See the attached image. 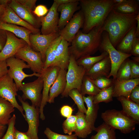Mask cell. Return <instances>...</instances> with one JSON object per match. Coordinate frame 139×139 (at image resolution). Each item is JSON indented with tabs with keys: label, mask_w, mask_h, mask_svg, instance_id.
<instances>
[{
	"label": "cell",
	"mask_w": 139,
	"mask_h": 139,
	"mask_svg": "<svg viewBox=\"0 0 139 139\" xmlns=\"http://www.w3.org/2000/svg\"><path fill=\"white\" fill-rule=\"evenodd\" d=\"M84 18L82 31L88 32L95 27L102 26L113 8L112 0H79Z\"/></svg>",
	"instance_id": "6da1fadb"
},
{
	"label": "cell",
	"mask_w": 139,
	"mask_h": 139,
	"mask_svg": "<svg viewBox=\"0 0 139 139\" xmlns=\"http://www.w3.org/2000/svg\"><path fill=\"white\" fill-rule=\"evenodd\" d=\"M137 15L121 14L113 9L111 11L102 28L103 31L108 33L114 47H116L127 33L136 25Z\"/></svg>",
	"instance_id": "7a4b0ae2"
},
{
	"label": "cell",
	"mask_w": 139,
	"mask_h": 139,
	"mask_svg": "<svg viewBox=\"0 0 139 139\" xmlns=\"http://www.w3.org/2000/svg\"><path fill=\"white\" fill-rule=\"evenodd\" d=\"M102 27H95L86 33L79 30L69 47L70 55H73L76 60L83 57L91 56L99 50L103 32Z\"/></svg>",
	"instance_id": "3957f363"
},
{
	"label": "cell",
	"mask_w": 139,
	"mask_h": 139,
	"mask_svg": "<svg viewBox=\"0 0 139 139\" xmlns=\"http://www.w3.org/2000/svg\"><path fill=\"white\" fill-rule=\"evenodd\" d=\"M101 117L104 123L124 134L134 131L137 124L122 110H108L101 113Z\"/></svg>",
	"instance_id": "277c9868"
},
{
	"label": "cell",
	"mask_w": 139,
	"mask_h": 139,
	"mask_svg": "<svg viewBox=\"0 0 139 139\" xmlns=\"http://www.w3.org/2000/svg\"><path fill=\"white\" fill-rule=\"evenodd\" d=\"M99 50L102 52H107L110 60L111 70L107 78H109L112 76L113 80H115L117 71L120 65L126 59L132 55L117 50L111 44L108 34L105 31H103L102 33L101 42Z\"/></svg>",
	"instance_id": "5b68a950"
},
{
	"label": "cell",
	"mask_w": 139,
	"mask_h": 139,
	"mask_svg": "<svg viewBox=\"0 0 139 139\" xmlns=\"http://www.w3.org/2000/svg\"><path fill=\"white\" fill-rule=\"evenodd\" d=\"M68 70L66 75V84L65 88L61 94L62 97H68L69 92L73 89H77L80 93L82 80L86 70L78 65L74 56L70 55Z\"/></svg>",
	"instance_id": "8992f818"
},
{
	"label": "cell",
	"mask_w": 139,
	"mask_h": 139,
	"mask_svg": "<svg viewBox=\"0 0 139 139\" xmlns=\"http://www.w3.org/2000/svg\"><path fill=\"white\" fill-rule=\"evenodd\" d=\"M18 98L21 103L25 112V119L28 125L26 134L31 139H39L38 136L40 116L39 108L30 105L27 101H24L21 97L18 95Z\"/></svg>",
	"instance_id": "52a82bcc"
},
{
	"label": "cell",
	"mask_w": 139,
	"mask_h": 139,
	"mask_svg": "<svg viewBox=\"0 0 139 139\" xmlns=\"http://www.w3.org/2000/svg\"><path fill=\"white\" fill-rule=\"evenodd\" d=\"M6 62L7 66L9 67L7 74L14 80L18 89L22 84V81L25 78L33 76L38 77L41 76V74L35 73L30 74H26L23 69L30 68L29 66L24 61L15 56L7 59Z\"/></svg>",
	"instance_id": "ba28073f"
},
{
	"label": "cell",
	"mask_w": 139,
	"mask_h": 139,
	"mask_svg": "<svg viewBox=\"0 0 139 139\" xmlns=\"http://www.w3.org/2000/svg\"><path fill=\"white\" fill-rule=\"evenodd\" d=\"M43 87V81L41 76L32 82L22 84L19 88L23 94L21 97L25 101L27 99L31 102V105L39 108L42 99L41 91Z\"/></svg>",
	"instance_id": "9c48e42d"
},
{
	"label": "cell",
	"mask_w": 139,
	"mask_h": 139,
	"mask_svg": "<svg viewBox=\"0 0 139 139\" xmlns=\"http://www.w3.org/2000/svg\"><path fill=\"white\" fill-rule=\"evenodd\" d=\"M60 69L57 66H52L43 70L40 74L43 81L42 99L39 107V117L42 120L45 119L44 109L48 102L50 89L56 79Z\"/></svg>",
	"instance_id": "30bf717a"
},
{
	"label": "cell",
	"mask_w": 139,
	"mask_h": 139,
	"mask_svg": "<svg viewBox=\"0 0 139 139\" xmlns=\"http://www.w3.org/2000/svg\"><path fill=\"white\" fill-rule=\"evenodd\" d=\"M19 90L13 80L7 74L0 78V96L10 102L17 109L25 119L24 110L18 103L16 97Z\"/></svg>",
	"instance_id": "8fae6325"
},
{
	"label": "cell",
	"mask_w": 139,
	"mask_h": 139,
	"mask_svg": "<svg viewBox=\"0 0 139 139\" xmlns=\"http://www.w3.org/2000/svg\"><path fill=\"white\" fill-rule=\"evenodd\" d=\"M14 56L26 62L33 73L40 74L44 70V63L41 54L28 45L21 48Z\"/></svg>",
	"instance_id": "7c38bea8"
},
{
	"label": "cell",
	"mask_w": 139,
	"mask_h": 139,
	"mask_svg": "<svg viewBox=\"0 0 139 139\" xmlns=\"http://www.w3.org/2000/svg\"><path fill=\"white\" fill-rule=\"evenodd\" d=\"M58 6L54 2L46 15L39 18L41 23L40 30L42 34L58 33L60 31L58 27L59 18L57 10Z\"/></svg>",
	"instance_id": "4fadbf2b"
},
{
	"label": "cell",
	"mask_w": 139,
	"mask_h": 139,
	"mask_svg": "<svg viewBox=\"0 0 139 139\" xmlns=\"http://www.w3.org/2000/svg\"><path fill=\"white\" fill-rule=\"evenodd\" d=\"M59 36L58 33L49 34L31 33L30 35L29 40L30 46L34 51L40 53L44 63L46 59V53L48 47Z\"/></svg>",
	"instance_id": "5bb4252c"
},
{
	"label": "cell",
	"mask_w": 139,
	"mask_h": 139,
	"mask_svg": "<svg viewBox=\"0 0 139 139\" xmlns=\"http://www.w3.org/2000/svg\"><path fill=\"white\" fill-rule=\"evenodd\" d=\"M7 40L0 52V61L6 60L12 56L22 48L28 45L23 39L18 38L13 33L6 31Z\"/></svg>",
	"instance_id": "9a60e30c"
},
{
	"label": "cell",
	"mask_w": 139,
	"mask_h": 139,
	"mask_svg": "<svg viewBox=\"0 0 139 139\" xmlns=\"http://www.w3.org/2000/svg\"><path fill=\"white\" fill-rule=\"evenodd\" d=\"M84 18L81 10L76 13L73 16L64 28L60 30V36L68 42H71L76 35L82 28Z\"/></svg>",
	"instance_id": "2e32d148"
},
{
	"label": "cell",
	"mask_w": 139,
	"mask_h": 139,
	"mask_svg": "<svg viewBox=\"0 0 139 139\" xmlns=\"http://www.w3.org/2000/svg\"><path fill=\"white\" fill-rule=\"evenodd\" d=\"M8 5L19 16L33 27L39 29L41 26L39 18L34 15L32 11L16 0H10Z\"/></svg>",
	"instance_id": "e0dca14e"
},
{
	"label": "cell",
	"mask_w": 139,
	"mask_h": 139,
	"mask_svg": "<svg viewBox=\"0 0 139 139\" xmlns=\"http://www.w3.org/2000/svg\"><path fill=\"white\" fill-rule=\"evenodd\" d=\"M111 68V63L108 55L86 70L85 75L93 80L103 76L107 78L110 73Z\"/></svg>",
	"instance_id": "ac0fdd59"
},
{
	"label": "cell",
	"mask_w": 139,
	"mask_h": 139,
	"mask_svg": "<svg viewBox=\"0 0 139 139\" xmlns=\"http://www.w3.org/2000/svg\"><path fill=\"white\" fill-rule=\"evenodd\" d=\"M139 84V78L121 81L113 80V97L122 96L129 99L132 91Z\"/></svg>",
	"instance_id": "d6986e66"
},
{
	"label": "cell",
	"mask_w": 139,
	"mask_h": 139,
	"mask_svg": "<svg viewBox=\"0 0 139 139\" xmlns=\"http://www.w3.org/2000/svg\"><path fill=\"white\" fill-rule=\"evenodd\" d=\"M5 8L4 14L0 17L1 21L25 28L30 31L33 34L40 33V30L39 29L34 27L20 18L8 5Z\"/></svg>",
	"instance_id": "ffe728a7"
},
{
	"label": "cell",
	"mask_w": 139,
	"mask_h": 139,
	"mask_svg": "<svg viewBox=\"0 0 139 139\" xmlns=\"http://www.w3.org/2000/svg\"><path fill=\"white\" fill-rule=\"evenodd\" d=\"M79 0L76 2L58 6L57 11L60 12L58 27L60 30L63 29L74 15L75 12L79 9Z\"/></svg>",
	"instance_id": "44dd1931"
},
{
	"label": "cell",
	"mask_w": 139,
	"mask_h": 139,
	"mask_svg": "<svg viewBox=\"0 0 139 139\" xmlns=\"http://www.w3.org/2000/svg\"><path fill=\"white\" fill-rule=\"evenodd\" d=\"M69 46V42L62 37L57 48L55 60L53 66H57L61 69L66 70L67 69L70 56Z\"/></svg>",
	"instance_id": "7402d4cb"
},
{
	"label": "cell",
	"mask_w": 139,
	"mask_h": 139,
	"mask_svg": "<svg viewBox=\"0 0 139 139\" xmlns=\"http://www.w3.org/2000/svg\"><path fill=\"white\" fill-rule=\"evenodd\" d=\"M66 70L60 69L58 76L50 89L48 102L54 103L55 98L64 91L66 86Z\"/></svg>",
	"instance_id": "603a6c76"
},
{
	"label": "cell",
	"mask_w": 139,
	"mask_h": 139,
	"mask_svg": "<svg viewBox=\"0 0 139 139\" xmlns=\"http://www.w3.org/2000/svg\"><path fill=\"white\" fill-rule=\"evenodd\" d=\"M76 115L77 118L75 134L79 138H86L93 130L86 120L85 114L78 110Z\"/></svg>",
	"instance_id": "cb8c5ba5"
},
{
	"label": "cell",
	"mask_w": 139,
	"mask_h": 139,
	"mask_svg": "<svg viewBox=\"0 0 139 139\" xmlns=\"http://www.w3.org/2000/svg\"><path fill=\"white\" fill-rule=\"evenodd\" d=\"M94 96L89 95L87 97L83 96V97L87 108L85 114L86 119L93 131H94L95 128L94 124L97 118L99 106V104L93 103Z\"/></svg>",
	"instance_id": "d4e9b609"
},
{
	"label": "cell",
	"mask_w": 139,
	"mask_h": 139,
	"mask_svg": "<svg viewBox=\"0 0 139 139\" xmlns=\"http://www.w3.org/2000/svg\"><path fill=\"white\" fill-rule=\"evenodd\" d=\"M122 107V111L127 115L139 123V104L124 97L117 98Z\"/></svg>",
	"instance_id": "484cf974"
},
{
	"label": "cell",
	"mask_w": 139,
	"mask_h": 139,
	"mask_svg": "<svg viewBox=\"0 0 139 139\" xmlns=\"http://www.w3.org/2000/svg\"><path fill=\"white\" fill-rule=\"evenodd\" d=\"M0 29L11 32L17 37L25 41L30 46L29 38L32 33L28 29L19 26L3 22L0 20Z\"/></svg>",
	"instance_id": "4316f807"
},
{
	"label": "cell",
	"mask_w": 139,
	"mask_h": 139,
	"mask_svg": "<svg viewBox=\"0 0 139 139\" xmlns=\"http://www.w3.org/2000/svg\"><path fill=\"white\" fill-rule=\"evenodd\" d=\"M115 11L122 14H139L138 1L136 0H126L120 4H114L113 8Z\"/></svg>",
	"instance_id": "83f0119b"
},
{
	"label": "cell",
	"mask_w": 139,
	"mask_h": 139,
	"mask_svg": "<svg viewBox=\"0 0 139 139\" xmlns=\"http://www.w3.org/2000/svg\"><path fill=\"white\" fill-rule=\"evenodd\" d=\"M136 25L127 33L117 46L116 49L117 50L124 53L130 54L133 43L136 37Z\"/></svg>",
	"instance_id": "f1b7e54d"
},
{
	"label": "cell",
	"mask_w": 139,
	"mask_h": 139,
	"mask_svg": "<svg viewBox=\"0 0 139 139\" xmlns=\"http://www.w3.org/2000/svg\"><path fill=\"white\" fill-rule=\"evenodd\" d=\"M14 108L10 102L0 96V124L8 125Z\"/></svg>",
	"instance_id": "f546056e"
},
{
	"label": "cell",
	"mask_w": 139,
	"mask_h": 139,
	"mask_svg": "<svg viewBox=\"0 0 139 139\" xmlns=\"http://www.w3.org/2000/svg\"><path fill=\"white\" fill-rule=\"evenodd\" d=\"M115 129L104 122L94 131L96 134L92 135L90 139H116Z\"/></svg>",
	"instance_id": "4dcf8cb0"
},
{
	"label": "cell",
	"mask_w": 139,
	"mask_h": 139,
	"mask_svg": "<svg viewBox=\"0 0 139 139\" xmlns=\"http://www.w3.org/2000/svg\"><path fill=\"white\" fill-rule=\"evenodd\" d=\"M62 38L59 36L50 45L46 53V59L44 70L53 66L55 60L57 49Z\"/></svg>",
	"instance_id": "1f68e13d"
},
{
	"label": "cell",
	"mask_w": 139,
	"mask_h": 139,
	"mask_svg": "<svg viewBox=\"0 0 139 139\" xmlns=\"http://www.w3.org/2000/svg\"><path fill=\"white\" fill-rule=\"evenodd\" d=\"M108 55V54L107 52H103L99 56H87L82 57L76 60V62L78 65L82 66L86 70Z\"/></svg>",
	"instance_id": "d6a6232c"
},
{
	"label": "cell",
	"mask_w": 139,
	"mask_h": 139,
	"mask_svg": "<svg viewBox=\"0 0 139 139\" xmlns=\"http://www.w3.org/2000/svg\"><path fill=\"white\" fill-rule=\"evenodd\" d=\"M101 90L91 81L89 78L85 75H84L81 87L80 93L83 96H85L86 94L94 96Z\"/></svg>",
	"instance_id": "836d02e7"
},
{
	"label": "cell",
	"mask_w": 139,
	"mask_h": 139,
	"mask_svg": "<svg viewBox=\"0 0 139 139\" xmlns=\"http://www.w3.org/2000/svg\"><path fill=\"white\" fill-rule=\"evenodd\" d=\"M113 89V85L107 88L101 90L98 93L94 96L93 103L99 104L102 102L108 103L112 101Z\"/></svg>",
	"instance_id": "e575fe53"
},
{
	"label": "cell",
	"mask_w": 139,
	"mask_h": 139,
	"mask_svg": "<svg viewBox=\"0 0 139 139\" xmlns=\"http://www.w3.org/2000/svg\"><path fill=\"white\" fill-rule=\"evenodd\" d=\"M131 61L128 58L123 62L118 70L116 79L121 81L131 79Z\"/></svg>",
	"instance_id": "d590c367"
},
{
	"label": "cell",
	"mask_w": 139,
	"mask_h": 139,
	"mask_svg": "<svg viewBox=\"0 0 139 139\" xmlns=\"http://www.w3.org/2000/svg\"><path fill=\"white\" fill-rule=\"evenodd\" d=\"M76 105L78 110L85 114L87 109L84 105V101L83 96L80 92L76 89H73L71 90L68 94Z\"/></svg>",
	"instance_id": "8d00e7d4"
},
{
	"label": "cell",
	"mask_w": 139,
	"mask_h": 139,
	"mask_svg": "<svg viewBox=\"0 0 139 139\" xmlns=\"http://www.w3.org/2000/svg\"><path fill=\"white\" fill-rule=\"evenodd\" d=\"M77 116L71 115L63 122L62 128L64 132L68 135H71L73 132H75L76 128V123Z\"/></svg>",
	"instance_id": "74e56055"
},
{
	"label": "cell",
	"mask_w": 139,
	"mask_h": 139,
	"mask_svg": "<svg viewBox=\"0 0 139 139\" xmlns=\"http://www.w3.org/2000/svg\"><path fill=\"white\" fill-rule=\"evenodd\" d=\"M44 133L48 139H77V136L75 134L64 135L55 132L49 127H47Z\"/></svg>",
	"instance_id": "f35d334b"
},
{
	"label": "cell",
	"mask_w": 139,
	"mask_h": 139,
	"mask_svg": "<svg viewBox=\"0 0 139 139\" xmlns=\"http://www.w3.org/2000/svg\"><path fill=\"white\" fill-rule=\"evenodd\" d=\"M16 116L14 114L10 119L7 131L1 139H14Z\"/></svg>",
	"instance_id": "ab89813d"
},
{
	"label": "cell",
	"mask_w": 139,
	"mask_h": 139,
	"mask_svg": "<svg viewBox=\"0 0 139 139\" xmlns=\"http://www.w3.org/2000/svg\"><path fill=\"white\" fill-rule=\"evenodd\" d=\"M91 81L99 89L102 90L107 88L113 85V80L103 76Z\"/></svg>",
	"instance_id": "60d3db41"
},
{
	"label": "cell",
	"mask_w": 139,
	"mask_h": 139,
	"mask_svg": "<svg viewBox=\"0 0 139 139\" xmlns=\"http://www.w3.org/2000/svg\"><path fill=\"white\" fill-rule=\"evenodd\" d=\"M49 10L46 6L40 4L36 7L32 12L35 16L38 18H40L46 15Z\"/></svg>",
	"instance_id": "b9f144b4"
},
{
	"label": "cell",
	"mask_w": 139,
	"mask_h": 139,
	"mask_svg": "<svg viewBox=\"0 0 139 139\" xmlns=\"http://www.w3.org/2000/svg\"><path fill=\"white\" fill-rule=\"evenodd\" d=\"M139 63L131 59L130 62L131 72V79L139 78Z\"/></svg>",
	"instance_id": "7bdbcfd3"
},
{
	"label": "cell",
	"mask_w": 139,
	"mask_h": 139,
	"mask_svg": "<svg viewBox=\"0 0 139 139\" xmlns=\"http://www.w3.org/2000/svg\"><path fill=\"white\" fill-rule=\"evenodd\" d=\"M130 54L134 56L139 57V38L136 37L133 43Z\"/></svg>",
	"instance_id": "ee69618b"
},
{
	"label": "cell",
	"mask_w": 139,
	"mask_h": 139,
	"mask_svg": "<svg viewBox=\"0 0 139 139\" xmlns=\"http://www.w3.org/2000/svg\"><path fill=\"white\" fill-rule=\"evenodd\" d=\"M19 3L33 12L36 6V0H16Z\"/></svg>",
	"instance_id": "f6af8a7d"
},
{
	"label": "cell",
	"mask_w": 139,
	"mask_h": 139,
	"mask_svg": "<svg viewBox=\"0 0 139 139\" xmlns=\"http://www.w3.org/2000/svg\"><path fill=\"white\" fill-rule=\"evenodd\" d=\"M73 111V109L71 107L68 105H65L61 108L60 112L63 117L67 118L72 115Z\"/></svg>",
	"instance_id": "bcb514c9"
},
{
	"label": "cell",
	"mask_w": 139,
	"mask_h": 139,
	"mask_svg": "<svg viewBox=\"0 0 139 139\" xmlns=\"http://www.w3.org/2000/svg\"><path fill=\"white\" fill-rule=\"evenodd\" d=\"M129 99L135 103L139 104V86H135L132 90Z\"/></svg>",
	"instance_id": "7dc6e473"
},
{
	"label": "cell",
	"mask_w": 139,
	"mask_h": 139,
	"mask_svg": "<svg viewBox=\"0 0 139 139\" xmlns=\"http://www.w3.org/2000/svg\"><path fill=\"white\" fill-rule=\"evenodd\" d=\"M7 36L6 31L0 29V51L3 49L6 41Z\"/></svg>",
	"instance_id": "c3c4849f"
},
{
	"label": "cell",
	"mask_w": 139,
	"mask_h": 139,
	"mask_svg": "<svg viewBox=\"0 0 139 139\" xmlns=\"http://www.w3.org/2000/svg\"><path fill=\"white\" fill-rule=\"evenodd\" d=\"M8 70L6 60L0 61V78L7 74Z\"/></svg>",
	"instance_id": "681fc988"
},
{
	"label": "cell",
	"mask_w": 139,
	"mask_h": 139,
	"mask_svg": "<svg viewBox=\"0 0 139 139\" xmlns=\"http://www.w3.org/2000/svg\"><path fill=\"white\" fill-rule=\"evenodd\" d=\"M14 139H31L26 134L25 132L19 131L16 128L15 132Z\"/></svg>",
	"instance_id": "f907efd6"
},
{
	"label": "cell",
	"mask_w": 139,
	"mask_h": 139,
	"mask_svg": "<svg viewBox=\"0 0 139 139\" xmlns=\"http://www.w3.org/2000/svg\"><path fill=\"white\" fill-rule=\"evenodd\" d=\"M78 0H54V2L58 5L77 1Z\"/></svg>",
	"instance_id": "816d5d0a"
},
{
	"label": "cell",
	"mask_w": 139,
	"mask_h": 139,
	"mask_svg": "<svg viewBox=\"0 0 139 139\" xmlns=\"http://www.w3.org/2000/svg\"><path fill=\"white\" fill-rule=\"evenodd\" d=\"M6 129V125L0 124V139H1L4 136Z\"/></svg>",
	"instance_id": "f5cc1de1"
},
{
	"label": "cell",
	"mask_w": 139,
	"mask_h": 139,
	"mask_svg": "<svg viewBox=\"0 0 139 139\" xmlns=\"http://www.w3.org/2000/svg\"><path fill=\"white\" fill-rule=\"evenodd\" d=\"M137 24L136 25V37H139V14L136 17Z\"/></svg>",
	"instance_id": "db71d44e"
},
{
	"label": "cell",
	"mask_w": 139,
	"mask_h": 139,
	"mask_svg": "<svg viewBox=\"0 0 139 139\" xmlns=\"http://www.w3.org/2000/svg\"><path fill=\"white\" fill-rule=\"evenodd\" d=\"M10 0H0V5L5 8L8 5Z\"/></svg>",
	"instance_id": "11a10c76"
},
{
	"label": "cell",
	"mask_w": 139,
	"mask_h": 139,
	"mask_svg": "<svg viewBox=\"0 0 139 139\" xmlns=\"http://www.w3.org/2000/svg\"><path fill=\"white\" fill-rule=\"evenodd\" d=\"M5 10V8L0 5V17L4 14Z\"/></svg>",
	"instance_id": "9f6ffc18"
},
{
	"label": "cell",
	"mask_w": 139,
	"mask_h": 139,
	"mask_svg": "<svg viewBox=\"0 0 139 139\" xmlns=\"http://www.w3.org/2000/svg\"><path fill=\"white\" fill-rule=\"evenodd\" d=\"M126 0H112L114 4H118L122 3L125 2Z\"/></svg>",
	"instance_id": "6f0895ef"
},
{
	"label": "cell",
	"mask_w": 139,
	"mask_h": 139,
	"mask_svg": "<svg viewBox=\"0 0 139 139\" xmlns=\"http://www.w3.org/2000/svg\"><path fill=\"white\" fill-rule=\"evenodd\" d=\"M132 60L136 62L139 63V57L134 56L132 57Z\"/></svg>",
	"instance_id": "680465c9"
},
{
	"label": "cell",
	"mask_w": 139,
	"mask_h": 139,
	"mask_svg": "<svg viewBox=\"0 0 139 139\" xmlns=\"http://www.w3.org/2000/svg\"><path fill=\"white\" fill-rule=\"evenodd\" d=\"M1 52V51H0V52Z\"/></svg>",
	"instance_id": "91938a15"
}]
</instances>
